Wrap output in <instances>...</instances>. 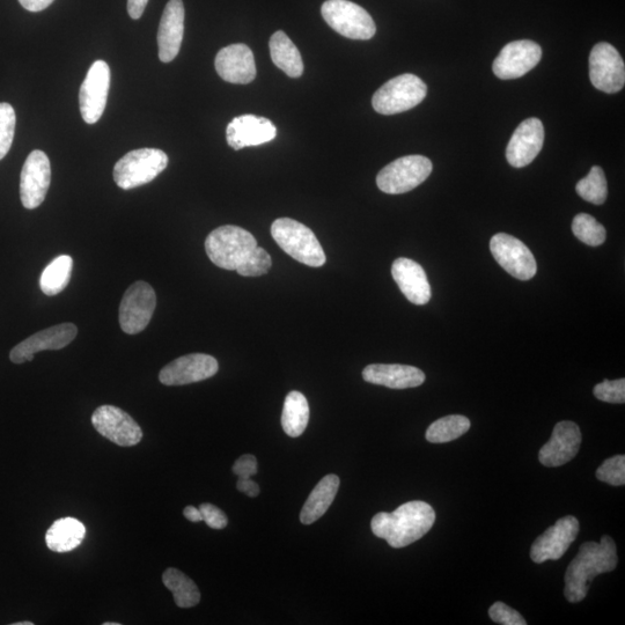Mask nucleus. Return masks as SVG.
Returning a JSON list of instances; mask_svg holds the SVG:
<instances>
[{
  "label": "nucleus",
  "mask_w": 625,
  "mask_h": 625,
  "mask_svg": "<svg viewBox=\"0 0 625 625\" xmlns=\"http://www.w3.org/2000/svg\"><path fill=\"white\" fill-rule=\"evenodd\" d=\"M436 512L428 503L414 500L397 507L393 513L380 512L371 522L377 538L389 546L400 549L421 540L435 525Z\"/></svg>",
  "instance_id": "f257e3e1"
},
{
  "label": "nucleus",
  "mask_w": 625,
  "mask_h": 625,
  "mask_svg": "<svg viewBox=\"0 0 625 625\" xmlns=\"http://www.w3.org/2000/svg\"><path fill=\"white\" fill-rule=\"evenodd\" d=\"M616 544L610 536H602L600 543L586 542L565 573L564 595L572 604L583 601L590 590L593 579L602 573L616 569Z\"/></svg>",
  "instance_id": "f03ea898"
},
{
  "label": "nucleus",
  "mask_w": 625,
  "mask_h": 625,
  "mask_svg": "<svg viewBox=\"0 0 625 625\" xmlns=\"http://www.w3.org/2000/svg\"><path fill=\"white\" fill-rule=\"evenodd\" d=\"M272 238L292 259L308 267L325 266L326 254L312 230L290 218H279L271 226Z\"/></svg>",
  "instance_id": "7ed1b4c3"
},
{
  "label": "nucleus",
  "mask_w": 625,
  "mask_h": 625,
  "mask_svg": "<svg viewBox=\"0 0 625 625\" xmlns=\"http://www.w3.org/2000/svg\"><path fill=\"white\" fill-rule=\"evenodd\" d=\"M256 247L257 241L252 233L233 225L218 227L205 240V250L211 262L231 271H237Z\"/></svg>",
  "instance_id": "20e7f679"
},
{
  "label": "nucleus",
  "mask_w": 625,
  "mask_h": 625,
  "mask_svg": "<svg viewBox=\"0 0 625 625\" xmlns=\"http://www.w3.org/2000/svg\"><path fill=\"white\" fill-rule=\"evenodd\" d=\"M428 86L411 73L395 77L374 93L372 106L381 115H395L413 109L426 98Z\"/></svg>",
  "instance_id": "39448f33"
},
{
  "label": "nucleus",
  "mask_w": 625,
  "mask_h": 625,
  "mask_svg": "<svg viewBox=\"0 0 625 625\" xmlns=\"http://www.w3.org/2000/svg\"><path fill=\"white\" fill-rule=\"evenodd\" d=\"M168 166V157L164 151L158 149H139L131 151L114 167L116 185L124 190H130L147 185Z\"/></svg>",
  "instance_id": "423d86ee"
},
{
  "label": "nucleus",
  "mask_w": 625,
  "mask_h": 625,
  "mask_svg": "<svg viewBox=\"0 0 625 625\" xmlns=\"http://www.w3.org/2000/svg\"><path fill=\"white\" fill-rule=\"evenodd\" d=\"M321 13L334 31L351 40H370L377 33L370 13L349 0H327Z\"/></svg>",
  "instance_id": "0eeeda50"
},
{
  "label": "nucleus",
  "mask_w": 625,
  "mask_h": 625,
  "mask_svg": "<svg viewBox=\"0 0 625 625\" xmlns=\"http://www.w3.org/2000/svg\"><path fill=\"white\" fill-rule=\"evenodd\" d=\"M433 165L424 156H407L393 161L382 168L377 176V185L382 193L400 195L409 193L422 185L432 173Z\"/></svg>",
  "instance_id": "6e6552de"
},
{
  "label": "nucleus",
  "mask_w": 625,
  "mask_h": 625,
  "mask_svg": "<svg viewBox=\"0 0 625 625\" xmlns=\"http://www.w3.org/2000/svg\"><path fill=\"white\" fill-rule=\"evenodd\" d=\"M157 306V296L146 282L132 284L120 306V325L124 333L136 335L149 326Z\"/></svg>",
  "instance_id": "1a4fd4ad"
},
{
  "label": "nucleus",
  "mask_w": 625,
  "mask_h": 625,
  "mask_svg": "<svg viewBox=\"0 0 625 625\" xmlns=\"http://www.w3.org/2000/svg\"><path fill=\"white\" fill-rule=\"evenodd\" d=\"M490 250L499 266L520 281H529L538 271L531 250L512 235L505 233L494 235L490 241Z\"/></svg>",
  "instance_id": "9d476101"
},
{
  "label": "nucleus",
  "mask_w": 625,
  "mask_h": 625,
  "mask_svg": "<svg viewBox=\"0 0 625 625\" xmlns=\"http://www.w3.org/2000/svg\"><path fill=\"white\" fill-rule=\"evenodd\" d=\"M590 79L597 90L614 94L625 84V66L622 57L612 44L600 42L590 55Z\"/></svg>",
  "instance_id": "9b49d317"
},
{
  "label": "nucleus",
  "mask_w": 625,
  "mask_h": 625,
  "mask_svg": "<svg viewBox=\"0 0 625 625\" xmlns=\"http://www.w3.org/2000/svg\"><path fill=\"white\" fill-rule=\"evenodd\" d=\"M92 424L102 437L117 446L132 447L141 443V426L129 414L114 406H101L92 415Z\"/></svg>",
  "instance_id": "f8f14e48"
},
{
  "label": "nucleus",
  "mask_w": 625,
  "mask_h": 625,
  "mask_svg": "<svg viewBox=\"0 0 625 625\" xmlns=\"http://www.w3.org/2000/svg\"><path fill=\"white\" fill-rule=\"evenodd\" d=\"M110 86V69L105 61H95L80 87V113L87 124H95L104 115Z\"/></svg>",
  "instance_id": "ddd939ff"
},
{
  "label": "nucleus",
  "mask_w": 625,
  "mask_h": 625,
  "mask_svg": "<svg viewBox=\"0 0 625 625\" xmlns=\"http://www.w3.org/2000/svg\"><path fill=\"white\" fill-rule=\"evenodd\" d=\"M51 182L50 161L46 153L35 150L26 159L21 171V203L28 210L39 208L46 200Z\"/></svg>",
  "instance_id": "4468645a"
},
{
  "label": "nucleus",
  "mask_w": 625,
  "mask_h": 625,
  "mask_svg": "<svg viewBox=\"0 0 625 625\" xmlns=\"http://www.w3.org/2000/svg\"><path fill=\"white\" fill-rule=\"evenodd\" d=\"M542 49L529 40L514 41L500 51L492 70L503 80L518 79L527 75L541 61Z\"/></svg>",
  "instance_id": "2eb2a0df"
},
{
  "label": "nucleus",
  "mask_w": 625,
  "mask_h": 625,
  "mask_svg": "<svg viewBox=\"0 0 625 625\" xmlns=\"http://www.w3.org/2000/svg\"><path fill=\"white\" fill-rule=\"evenodd\" d=\"M579 528V521L575 517L569 516L558 520L533 543L532 561L542 564L550 560H560L575 542Z\"/></svg>",
  "instance_id": "dca6fc26"
},
{
  "label": "nucleus",
  "mask_w": 625,
  "mask_h": 625,
  "mask_svg": "<svg viewBox=\"0 0 625 625\" xmlns=\"http://www.w3.org/2000/svg\"><path fill=\"white\" fill-rule=\"evenodd\" d=\"M219 365L216 358L204 354H191L173 360L160 371L159 380L165 386L195 384L212 378Z\"/></svg>",
  "instance_id": "f3484780"
},
{
  "label": "nucleus",
  "mask_w": 625,
  "mask_h": 625,
  "mask_svg": "<svg viewBox=\"0 0 625 625\" xmlns=\"http://www.w3.org/2000/svg\"><path fill=\"white\" fill-rule=\"evenodd\" d=\"M78 328L72 323H62L42 330L14 347L10 354L11 362L24 364L32 362L35 354L46 350H61L75 340Z\"/></svg>",
  "instance_id": "a211bd4d"
},
{
  "label": "nucleus",
  "mask_w": 625,
  "mask_h": 625,
  "mask_svg": "<svg viewBox=\"0 0 625 625\" xmlns=\"http://www.w3.org/2000/svg\"><path fill=\"white\" fill-rule=\"evenodd\" d=\"M277 128L274 123L255 115L235 117L227 125L226 139L233 150L239 151L249 146H260L274 141Z\"/></svg>",
  "instance_id": "6ab92c4d"
},
{
  "label": "nucleus",
  "mask_w": 625,
  "mask_h": 625,
  "mask_svg": "<svg viewBox=\"0 0 625 625\" xmlns=\"http://www.w3.org/2000/svg\"><path fill=\"white\" fill-rule=\"evenodd\" d=\"M582 431L573 422L556 424L553 435L539 453V460L546 467H560L576 458L582 445Z\"/></svg>",
  "instance_id": "aec40b11"
},
{
  "label": "nucleus",
  "mask_w": 625,
  "mask_h": 625,
  "mask_svg": "<svg viewBox=\"0 0 625 625\" xmlns=\"http://www.w3.org/2000/svg\"><path fill=\"white\" fill-rule=\"evenodd\" d=\"M543 143V123L536 117H532V119L522 122L514 131L511 141L507 145L506 159L513 167H526L539 156Z\"/></svg>",
  "instance_id": "412c9836"
},
{
  "label": "nucleus",
  "mask_w": 625,
  "mask_h": 625,
  "mask_svg": "<svg viewBox=\"0 0 625 625\" xmlns=\"http://www.w3.org/2000/svg\"><path fill=\"white\" fill-rule=\"evenodd\" d=\"M215 66L220 78L227 83L247 85L256 77L254 54L246 44H231L220 50Z\"/></svg>",
  "instance_id": "4be33fe9"
},
{
  "label": "nucleus",
  "mask_w": 625,
  "mask_h": 625,
  "mask_svg": "<svg viewBox=\"0 0 625 625\" xmlns=\"http://www.w3.org/2000/svg\"><path fill=\"white\" fill-rule=\"evenodd\" d=\"M185 33V6L182 0H169L158 31L159 58L169 63L179 55Z\"/></svg>",
  "instance_id": "5701e85b"
},
{
  "label": "nucleus",
  "mask_w": 625,
  "mask_h": 625,
  "mask_svg": "<svg viewBox=\"0 0 625 625\" xmlns=\"http://www.w3.org/2000/svg\"><path fill=\"white\" fill-rule=\"evenodd\" d=\"M392 275L401 292L410 303L428 304L431 299V286L423 267L413 260L400 257L393 263Z\"/></svg>",
  "instance_id": "b1692460"
},
{
  "label": "nucleus",
  "mask_w": 625,
  "mask_h": 625,
  "mask_svg": "<svg viewBox=\"0 0 625 625\" xmlns=\"http://www.w3.org/2000/svg\"><path fill=\"white\" fill-rule=\"evenodd\" d=\"M363 379L373 385L391 389H407L423 385L425 374L414 366L372 364L365 367Z\"/></svg>",
  "instance_id": "393cba45"
},
{
  "label": "nucleus",
  "mask_w": 625,
  "mask_h": 625,
  "mask_svg": "<svg viewBox=\"0 0 625 625\" xmlns=\"http://www.w3.org/2000/svg\"><path fill=\"white\" fill-rule=\"evenodd\" d=\"M337 475H327L316 485L300 513L301 524L311 525L318 521L332 506L340 488Z\"/></svg>",
  "instance_id": "a878e982"
},
{
  "label": "nucleus",
  "mask_w": 625,
  "mask_h": 625,
  "mask_svg": "<svg viewBox=\"0 0 625 625\" xmlns=\"http://www.w3.org/2000/svg\"><path fill=\"white\" fill-rule=\"evenodd\" d=\"M271 60L290 78H299L304 73V62L300 51L288 35L279 31L271 36L269 42Z\"/></svg>",
  "instance_id": "bb28decb"
},
{
  "label": "nucleus",
  "mask_w": 625,
  "mask_h": 625,
  "mask_svg": "<svg viewBox=\"0 0 625 625\" xmlns=\"http://www.w3.org/2000/svg\"><path fill=\"white\" fill-rule=\"evenodd\" d=\"M86 534L83 522L63 518L54 522L46 535L47 546L54 553H69L82 544Z\"/></svg>",
  "instance_id": "cd10ccee"
},
{
  "label": "nucleus",
  "mask_w": 625,
  "mask_h": 625,
  "mask_svg": "<svg viewBox=\"0 0 625 625\" xmlns=\"http://www.w3.org/2000/svg\"><path fill=\"white\" fill-rule=\"evenodd\" d=\"M310 422V406L304 394L294 391L286 396L282 415L283 430L291 438H298Z\"/></svg>",
  "instance_id": "c85d7f7f"
},
{
  "label": "nucleus",
  "mask_w": 625,
  "mask_h": 625,
  "mask_svg": "<svg viewBox=\"0 0 625 625\" xmlns=\"http://www.w3.org/2000/svg\"><path fill=\"white\" fill-rule=\"evenodd\" d=\"M163 583L173 593L176 606L193 608L200 604V590H198L193 580L180 570L167 569L163 575Z\"/></svg>",
  "instance_id": "c756f323"
},
{
  "label": "nucleus",
  "mask_w": 625,
  "mask_h": 625,
  "mask_svg": "<svg viewBox=\"0 0 625 625\" xmlns=\"http://www.w3.org/2000/svg\"><path fill=\"white\" fill-rule=\"evenodd\" d=\"M73 260L69 255H61L48 264L40 279V288L46 296H57L69 285Z\"/></svg>",
  "instance_id": "7c9ffc66"
},
{
  "label": "nucleus",
  "mask_w": 625,
  "mask_h": 625,
  "mask_svg": "<svg viewBox=\"0 0 625 625\" xmlns=\"http://www.w3.org/2000/svg\"><path fill=\"white\" fill-rule=\"evenodd\" d=\"M470 429V421L465 416L451 415L438 419L429 426L425 438L432 444L450 443L460 438Z\"/></svg>",
  "instance_id": "2f4dec72"
},
{
  "label": "nucleus",
  "mask_w": 625,
  "mask_h": 625,
  "mask_svg": "<svg viewBox=\"0 0 625 625\" xmlns=\"http://www.w3.org/2000/svg\"><path fill=\"white\" fill-rule=\"evenodd\" d=\"M577 194L586 202L602 205L608 196V186L604 169L594 166L585 179L580 180L576 186Z\"/></svg>",
  "instance_id": "473e14b6"
},
{
  "label": "nucleus",
  "mask_w": 625,
  "mask_h": 625,
  "mask_svg": "<svg viewBox=\"0 0 625 625\" xmlns=\"http://www.w3.org/2000/svg\"><path fill=\"white\" fill-rule=\"evenodd\" d=\"M572 232L587 246L599 247L606 241L605 227L587 213H579L573 219Z\"/></svg>",
  "instance_id": "72a5a7b5"
},
{
  "label": "nucleus",
  "mask_w": 625,
  "mask_h": 625,
  "mask_svg": "<svg viewBox=\"0 0 625 625\" xmlns=\"http://www.w3.org/2000/svg\"><path fill=\"white\" fill-rule=\"evenodd\" d=\"M16 112L6 102L0 104V160L6 157L11 150L16 131Z\"/></svg>",
  "instance_id": "f704fd0d"
},
{
  "label": "nucleus",
  "mask_w": 625,
  "mask_h": 625,
  "mask_svg": "<svg viewBox=\"0 0 625 625\" xmlns=\"http://www.w3.org/2000/svg\"><path fill=\"white\" fill-rule=\"evenodd\" d=\"M271 266L272 261L267 250L257 246L237 269V272L244 277H260L268 274Z\"/></svg>",
  "instance_id": "c9c22d12"
},
{
  "label": "nucleus",
  "mask_w": 625,
  "mask_h": 625,
  "mask_svg": "<svg viewBox=\"0 0 625 625\" xmlns=\"http://www.w3.org/2000/svg\"><path fill=\"white\" fill-rule=\"evenodd\" d=\"M597 479L601 482L615 485L625 484V457L616 455L614 458L606 460L597 470Z\"/></svg>",
  "instance_id": "e433bc0d"
},
{
  "label": "nucleus",
  "mask_w": 625,
  "mask_h": 625,
  "mask_svg": "<svg viewBox=\"0 0 625 625\" xmlns=\"http://www.w3.org/2000/svg\"><path fill=\"white\" fill-rule=\"evenodd\" d=\"M593 393L602 402L623 404L625 402V379L605 380L594 387Z\"/></svg>",
  "instance_id": "4c0bfd02"
},
{
  "label": "nucleus",
  "mask_w": 625,
  "mask_h": 625,
  "mask_svg": "<svg viewBox=\"0 0 625 625\" xmlns=\"http://www.w3.org/2000/svg\"><path fill=\"white\" fill-rule=\"evenodd\" d=\"M489 616L491 620L503 625H526L527 622L517 610L512 609L509 606L503 604V602H496L494 606L489 609Z\"/></svg>",
  "instance_id": "58836bf2"
},
{
  "label": "nucleus",
  "mask_w": 625,
  "mask_h": 625,
  "mask_svg": "<svg viewBox=\"0 0 625 625\" xmlns=\"http://www.w3.org/2000/svg\"><path fill=\"white\" fill-rule=\"evenodd\" d=\"M203 521L212 529H224L229 524L226 514L212 504H202L200 506Z\"/></svg>",
  "instance_id": "ea45409f"
},
{
  "label": "nucleus",
  "mask_w": 625,
  "mask_h": 625,
  "mask_svg": "<svg viewBox=\"0 0 625 625\" xmlns=\"http://www.w3.org/2000/svg\"><path fill=\"white\" fill-rule=\"evenodd\" d=\"M257 460L254 455L245 454L242 455L233 465V473L239 477V479H250V477L257 474Z\"/></svg>",
  "instance_id": "a19ab883"
},
{
  "label": "nucleus",
  "mask_w": 625,
  "mask_h": 625,
  "mask_svg": "<svg viewBox=\"0 0 625 625\" xmlns=\"http://www.w3.org/2000/svg\"><path fill=\"white\" fill-rule=\"evenodd\" d=\"M237 489L248 497H257L260 495L259 484L252 479H239L237 483Z\"/></svg>",
  "instance_id": "79ce46f5"
},
{
  "label": "nucleus",
  "mask_w": 625,
  "mask_h": 625,
  "mask_svg": "<svg viewBox=\"0 0 625 625\" xmlns=\"http://www.w3.org/2000/svg\"><path fill=\"white\" fill-rule=\"evenodd\" d=\"M54 2L55 0H19L20 5L29 12H41Z\"/></svg>",
  "instance_id": "37998d69"
},
{
  "label": "nucleus",
  "mask_w": 625,
  "mask_h": 625,
  "mask_svg": "<svg viewBox=\"0 0 625 625\" xmlns=\"http://www.w3.org/2000/svg\"><path fill=\"white\" fill-rule=\"evenodd\" d=\"M149 0H128V12L132 19H139L143 16Z\"/></svg>",
  "instance_id": "c03bdc74"
},
{
  "label": "nucleus",
  "mask_w": 625,
  "mask_h": 625,
  "mask_svg": "<svg viewBox=\"0 0 625 625\" xmlns=\"http://www.w3.org/2000/svg\"><path fill=\"white\" fill-rule=\"evenodd\" d=\"M183 514H185V517L191 522L203 521L200 509H196L194 506H187L186 509L183 510Z\"/></svg>",
  "instance_id": "a18cd8bd"
},
{
  "label": "nucleus",
  "mask_w": 625,
  "mask_h": 625,
  "mask_svg": "<svg viewBox=\"0 0 625 625\" xmlns=\"http://www.w3.org/2000/svg\"><path fill=\"white\" fill-rule=\"evenodd\" d=\"M13 625H34L33 622H18V623H14Z\"/></svg>",
  "instance_id": "49530a36"
},
{
  "label": "nucleus",
  "mask_w": 625,
  "mask_h": 625,
  "mask_svg": "<svg viewBox=\"0 0 625 625\" xmlns=\"http://www.w3.org/2000/svg\"><path fill=\"white\" fill-rule=\"evenodd\" d=\"M104 625H120V623H116V622H106V623H104Z\"/></svg>",
  "instance_id": "de8ad7c7"
}]
</instances>
